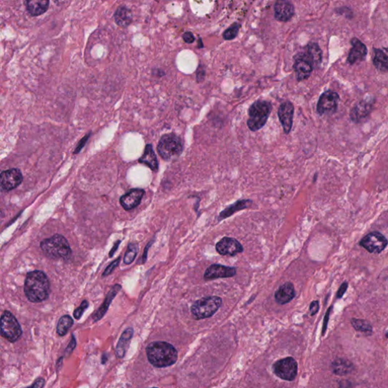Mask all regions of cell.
Returning <instances> with one entry per match:
<instances>
[{
    "mask_svg": "<svg viewBox=\"0 0 388 388\" xmlns=\"http://www.w3.org/2000/svg\"><path fill=\"white\" fill-rule=\"evenodd\" d=\"M50 284L45 273L34 271L28 273L24 282V294L31 303H41L50 295Z\"/></svg>",
    "mask_w": 388,
    "mask_h": 388,
    "instance_id": "obj_1",
    "label": "cell"
},
{
    "mask_svg": "<svg viewBox=\"0 0 388 388\" xmlns=\"http://www.w3.org/2000/svg\"><path fill=\"white\" fill-rule=\"evenodd\" d=\"M146 352L149 363L156 368L172 366L178 359V351L167 342H152L148 345Z\"/></svg>",
    "mask_w": 388,
    "mask_h": 388,
    "instance_id": "obj_2",
    "label": "cell"
},
{
    "mask_svg": "<svg viewBox=\"0 0 388 388\" xmlns=\"http://www.w3.org/2000/svg\"><path fill=\"white\" fill-rule=\"evenodd\" d=\"M40 248L53 259L67 260L71 257V247L67 240L60 234H56L40 243Z\"/></svg>",
    "mask_w": 388,
    "mask_h": 388,
    "instance_id": "obj_3",
    "label": "cell"
},
{
    "mask_svg": "<svg viewBox=\"0 0 388 388\" xmlns=\"http://www.w3.org/2000/svg\"><path fill=\"white\" fill-rule=\"evenodd\" d=\"M271 109L272 106L269 102L265 100L256 101L248 111L247 126L250 130L257 131L264 127L269 117Z\"/></svg>",
    "mask_w": 388,
    "mask_h": 388,
    "instance_id": "obj_4",
    "label": "cell"
},
{
    "mask_svg": "<svg viewBox=\"0 0 388 388\" xmlns=\"http://www.w3.org/2000/svg\"><path fill=\"white\" fill-rule=\"evenodd\" d=\"M157 150L164 160L169 161L181 156L184 150L183 142L175 133H167L159 140Z\"/></svg>",
    "mask_w": 388,
    "mask_h": 388,
    "instance_id": "obj_5",
    "label": "cell"
},
{
    "mask_svg": "<svg viewBox=\"0 0 388 388\" xmlns=\"http://www.w3.org/2000/svg\"><path fill=\"white\" fill-rule=\"evenodd\" d=\"M221 298L216 296H211L204 297L195 302L191 307V311L196 320H204L215 315L221 307Z\"/></svg>",
    "mask_w": 388,
    "mask_h": 388,
    "instance_id": "obj_6",
    "label": "cell"
},
{
    "mask_svg": "<svg viewBox=\"0 0 388 388\" xmlns=\"http://www.w3.org/2000/svg\"><path fill=\"white\" fill-rule=\"evenodd\" d=\"M1 334L8 341L16 342L22 335V329L16 318L10 312L5 311L1 317Z\"/></svg>",
    "mask_w": 388,
    "mask_h": 388,
    "instance_id": "obj_7",
    "label": "cell"
},
{
    "mask_svg": "<svg viewBox=\"0 0 388 388\" xmlns=\"http://www.w3.org/2000/svg\"><path fill=\"white\" fill-rule=\"evenodd\" d=\"M297 369L298 366L297 362L292 357L280 359L273 366V370L276 376L283 380L288 381V382H292L296 379Z\"/></svg>",
    "mask_w": 388,
    "mask_h": 388,
    "instance_id": "obj_8",
    "label": "cell"
},
{
    "mask_svg": "<svg viewBox=\"0 0 388 388\" xmlns=\"http://www.w3.org/2000/svg\"><path fill=\"white\" fill-rule=\"evenodd\" d=\"M340 101L338 93L327 90L320 96L318 101L317 112L320 116L332 115L335 113Z\"/></svg>",
    "mask_w": 388,
    "mask_h": 388,
    "instance_id": "obj_9",
    "label": "cell"
},
{
    "mask_svg": "<svg viewBox=\"0 0 388 388\" xmlns=\"http://www.w3.org/2000/svg\"><path fill=\"white\" fill-rule=\"evenodd\" d=\"M388 244L387 238L379 231L369 233L360 241V245L371 254H380Z\"/></svg>",
    "mask_w": 388,
    "mask_h": 388,
    "instance_id": "obj_10",
    "label": "cell"
},
{
    "mask_svg": "<svg viewBox=\"0 0 388 388\" xmlns=\"http://www.w3.org/2000/svg\"><path fill=\"white\" fill-rule=\"evenodd\" d=\"M215 249L220 255L230 257H234L244 251L242 244L238 240L228 237L220 240L215 245Z\"/></svg>",
    "mask_w": 388,
    "mask_h": 388,
    "instance_id": "obj_11",
    "label": "cell"
},
{
    "mask_svg": "<svg viewBox=\"0 0 388 388\" xmlns=\"http://www.w3.org/2000/svg\"><path fill=\"white\" fill-rule=\"evenodd\" d=\"M236 273V268L234 267L213 264L207 268L204 273L203 277L205 281H210L218 278H232Z\"/></svg>",
    "mask_w": 388,
    "mask_h": 388,
    "instance_id": "obj_12",
    "label": "cell"
},
{
    "mask_svg": "<svg viewBox=\"0 0 388 388\" xmlns=\"http://www.w3.org/2000/svg\"><path fill=\"white\" fill-rule=\"evenodd\" d=\"M22 174L18 169H11L1 173V186L4 191H9L21 185Z\"/></svg>",
    "mask_w": 388,
    "mask_h": 388,
    "instance_id": "obj_13",
    "label": "cell"
},
{
    "mask_svg": "<svg viewBox=\"0 0 388 388\" xmlns=\"http://www.w3.org/2000/svg\"><path fill=\"white\" fill-rule=\"evenodd\" d=\"M294 114V106L291 102L285 101L281 103L278 109V115L285 133H290L292 129Z\"/></svg>",
    "mask_w": 388,
    "mask_h": 388,
    "instance_id": "obj_14",
    "label": "cell"
},
{
    "mask_svg": "<svg viewBox=\"0 0 388 388\" xmlns=\"http://www.w3.org/2000/svg\"><path fill=\"white\" fill-rule=\"evenodd\" d=\"M294 68L297 80L302 81V80H307L310 77L314 67L301 53L297 54V57H295Z\"/></svg>",
    "mask_w": 388,
    "mask_h": 388,
    "instance_id": "obj_15",
    "label": "cell"
},
{
    "mask_svg": "<svg viewBox=\"0 0 388 388\" xmlns=\"http://www.w3.org/2000/svg\"><path fill=\"white\" fill-rule=\"evenodd\" d=\"M350 44L352 48L347 57V63L350 65H354L366 60L368 54L367 47L361 40L356 37H353L350 40Z\"/></svg>",
    "mask_w": 388,
    "mask_h": 388,
    "instance_id": "obj_16",
    "label": "cell"
},
{
    "mask_svg": "<svg viewBox=\"0 0 388 388\" xmlns=\"http://www.w3.org/2000/svg\"><path fill=\"white\" fill-rule=\"evenodd\" d=\"M375 100H372V98L366 99L359 102L350 111V119L353 122L358 123L366 119L373 108Z\"/></svg>",
    "mask_w": 388,
    "mask_h": 388,
    "instance_id": "obj_17",
    "label": "cell"
},
{
    "mask_svg": "<svg viewBox=\"0 0 388 388\" xmlns=\"http://www.w3.org/2000/svg\"><path fill=\"white\" fill-rule=\"evenodd\" d=\"M294 5L288 1L279 0L274 4V18L278 21L287 22L294 16Z\"/></svg>",
    "mask_w": 388,
    "mask_h": 388,
    "instance_id": "obj_18",
    "label": "cell"
},
{
    "mask_svg": "<svg viewBox=\"0 0 388 388\" xmlns=\"http://www.w3.org/2000/svg\"><path fill=\"white\" fill-rule=\"evenodd\" d=\"M145 191L142 189H133L121 197L120 203L126 210H131L141 202Z\"/></svg>",
    "mask_w": 388,
    "mask_h": 388,
    "instance_id": "obj_19",
    "label": "cell"
},
{
    "mask_svg": "<svg viewBox=\"0 0 388 388\" xmlns=\"http://www.w3.org/2000/svg\"><path fill=\"white\" fill-rule=\"evenodd\" d=\"M295 296V289L294 284L291 282H286L274 293V299L276 302L281 305L290 303Z\"/></svg>",
    "mask_w": 388,
    "mask_h": 388,
    "instance_id": "obj_20",
    "label": "cell"
},
{
    "mask_svg": "<svg viewBox=\"0 0 388 388\" xmlns=\"http://www.w3.org/2000/svg\"><path fill=\"white\" fill-rule=\"evenodd\" d=\"M302 53L313 64V67H320L323 61V51L319 44L310 43L305 48V51Z\"/></svg>",
    "mask_w": 388,
    "mask_h": 388,
    "instance_id": "obj_21",
    "label": "cell"
},
{
    "mask_svg": "<svg viewBox=\"0 0 388 388\" xmlns=\"http://www.w3.org/2000/svg\"><path fill=\"white\" fill-rule=\"evenodd\" d=\"M121 289H122V287L119 284H116V285L113 286V288L111 289L107 297H106V300H105L104 303H103L100 308L96 312L94 316H93L94 322L99 321L104 316V315L107 312L108 309H109V306H110L111 303L113 301V299L116 297V296L117 295L118 293L120 291Z\"/></svg>",
    "mask_w": 388,
    "mask_h": 388,
    "instance_id": "obj_22",
    "label": "cell"
},
{
    "mask_svg": "<svg viewBox=\"0 0 388 388\" xmlns=\"http://www.w3.org/2000/svg\"><path fill=\"white\" fill-rule=\"evenodd\" d=\"M252 203L253 201L251 199H241V200L237 201L236 202H234L225 208L222 212H220L218 220L221 221V220L225 219L238 211L247 209Z\"/></svg>",
    "mask_w": 388,
    "mask_h": 388,
    "instance_id": "obj_23",
    "label": "cell"
},
{
    "mask_svg": "<svg viewBox=\"0 0 388 388\" xmlns=\"http://www.w3.org/2000/svg\"><path fill=\"white\" fill-rule=\"evenodd\" d=\"M139 162L146 165L153 172H157L158 169H159V162H158L156 153L152 149V145H146L143 156L139 159Z\"/></svg>",
    "mask_w": 388,
    "mask_h": 388,
    "instance_id": "obj_24",
    "label": "cell"
},
{
    "mask_svg": "<svg viewBox=\"0 0 388 388\" xmlns=\"http://www.w3.org/2000/svg\"><path fill=\"white\" fill-rule=\"evenodd\" d=\"M373 64L381 71H388V48L374 50Z\"/></svg>",
    "mask_w": 388,
    "mask_h": 388,
    "instance_id": "obj_25",
    "label": "cell"
},
{
    "mask_svg": "<svg viewBox=\"0 0 388 388\" xmlns=\"http://www.w3.org/2000/svg\"><path fill=\"white\" fill-rule=\"evenodd\" d=\"M27 11L33 16L42 15L47 11L50 2L47 0H30L24 2Z\"/></svg>",
    "mask_w": 388,
    "mask_h": 388,
    "instance_id": "obj_26",
    "label": "cell"
},
{
    "mask_svg": "<svg viewBox=\"0 0 388 388\" xmlns=\"http://www.w3.org/2000/svg\"><path fill=\"white\" fill-rule=\"evenodd\" d=\"M133 335V329L132 327H129L123 332L116 346V351L118 357L123 358L125 356Z\"/></svg>",
    "mask_w": 388,
    "mask_h": 388,
    "instance_id": "obj_27",
    "label": "cell"
},
{
    "mask_svg": "<svg viewBox=\"0 0 388 388\" xmlns=\"http://www.w3.org/2000/svg\"><path fill=\"white\" fill-rule=\"evenodd\" d=\"M114 17L116 24L122 27H126L130 25L133 20L131 11L125 5H120L116 9Z\"/></svg>",
    "mask_w": 388,
    "mask_h": 388,
    "instance_id": "obj_28",
    "label": "cell"
},
{
    "mask_svg": "<svg viewBox=\"0 0 388 388\" xmlns=\"http://www.w3.org/2000/svg\"><path fill=\"white\" fill-rule=\"evenodd\" d=\"M331 369L337 376H346L353 371V364L348 360L343 359H336L331 365Z\"/></svg>",
    "mask_w": 388,
    "mask_h": 388,
    "instance_id": "obj_29",
    "label": "cell"
},
{
    "mask_svg": "<svg viewBox=\"0 0 388 388\" xmlns=\"http://www.w3.org/2000/svg\"><path fill=\"white\" fill-rule=\"evenodd\" d=\"M74 324V321H73L72 318L70 316H63L61 317L60 321H59L58 324H57V334L63 337L67 334L69 329L71 328V326Z\"/></svg>",
    "mask_w": 388,
    "mask_h": 388,
    "instance_id": "obj_30",
    "label": "cell"
},
{
    "mask_svg": "<svg viewBox=\"0 0 388 388\" xmlns=\"http://www.w3.org/2000/svg\"><path fill=\"white\" fill-rule=\"evenodd\" d=\"M351 324L353 326V327H354L356 330H358V331L366 333V334H372V325H371L370 323H368L366 320L353 319V320H351Z\"/></svg>",
    "mask_w": 388,
    "mask_h": 388,
    "instance_id": "obj_31",
    "label": "cell"
},
{
    "mask_svg": "<svg viewBox=\"0 0 388 388\" xmlns=\"http://www.w3.org/2000/svg\"><path fill=\"white\" fill-rule=\"evenodd\" d=\"M240 27L241 25L238 23H234L231 24L228 29L225 30L222 34L224 40H231L235 38L239 33Z\"/></svg>",
    "mask_w": 388,
    "mask_h": 388,
    "instance_id": "obj_32",
    "label": "cell"
},
{
    "mask_svg": "<svg viewBox=\"0 0 388 388\" xmlns=\"http://www.w3.org/2000/svg\"><path fill=\"white\" fill-rule=\"evenodd\" d=\"M136 254H137V246H136V244H129L127 252H126V256L124 257V262L127 264V265H130L134 260Z\"/></svg>",
    "mask_w": 388,
    "mask_h": 388,
    "instance_id": "obj_33",
    "label": "cell"
},
{
    "mask_svg": "<svg viewBox=\"0 0 388 388\" xmlns=\"http://www.w3.org/2000/svg\"><path fill=\"white\" fill-rule=\"evenodd\" d=\"M88 307L89 303L87 301V300H84V301L82 302L80 307L74 310V319H76V320H80V318H81V316H83V314H84V311H85V310L88 308Z\"/></svg>",
    "mask_w": 388,
    "mask_h": 388,
    "instance_id": "obj_34",
    "label": "cell"
},
{
    "mask_svg": "<svg viewBox=\"0 0 388 388\" xmlns=\"http://www.w3.org/2000/svg\"><path fill=\"white\" fill-rule=\"evenodd\" d=\"M120 259L121 257H119L117 259L115 260L114 261H113V262L111 263L110 265H109V266L106 268L104 272H103V277H106V276L109 275V274H110L111 273L113 272V271H114L115 268H116V267L119 265V261H120Z\"/></svg>",
    "mask_w": 388,
    "mask_h": 388,
    "instance_id": "obj_35",
    "label": "cell"
},
{
    "mask_svg": "<svg viewBox=\"0 0 388 388\" xmlns=\"http://www.w3.org/2000/svg\"><path fill=\"white\" fill-rule=\"evenodd\" d=\"M76 346V340L74 336H72V339H71V342L69 343L68 346H67V348L65 350V356H69L72 353L73 350H74Z\"/></svg>",
    "mask_w": 388,
    "mask_h": 388,
    "instance_id": "obj_36",
    "label": "cell"
},
{
    "mask_svg": "<svg viewBox=\"0 0 388 388\" xmlns=\"http://www.w3.org/2000/svg\"><path fill=\"white\" fill-rule=\"evenodd\" d=\"M319 310H320V303H319V301L316 300V301L312 302L310 307V311L311 316L316 315V313H318V311H319Z\"/></svg>",
    "mask_w": 388,
    "mask_h": 388,
    "instance_id": "obj_37",
    "label": "cell"
},
{
    "mask_svg": "<svg viewBox=\"0 0 388 388\" xmlns=\"http://www.w3.org/2000/svg\"><path fill=\"white\" fill-rule=\"evenodd\" d=\"M183 37L184 41L187 44H192L195 41V37H194V34L191 32H185L182 36Z\"/></svg>",
    "mask_w": 388,
    "mask_h": 388,
    "instance_id": "obj_38",
    "label": "cell"
},
{
    "mask_svg": "<svg viewBox=\"0 0 388 388\" xmlns=\"http://www.w3.org/2000/svg\"><path fill=\"white\" fill-rule=\"evenodd\" d=\"M44 385H45V380L42 378H40V379H37L31 386L27 387L26 388H43Z\"/></svg>",
    "mask_w": 388,
    "mask_h": 388,
    "instance_id": "obj_39",
    "label": "cell"
},
{
    "mask_svg": "<svg viewBox=\"0 0 388 388\" xmlns=\"http://www.w3.org/2000/svg\"><path fill=\"white\" fill-rule=\"evenodd\" d=\"M347 287H348V283L346 282V281H345L344 283L342 284V285L340 286V289H339L338 291H337V298H341V297H343V294H344V293L346 291Z\"/></svg>",
    "mask_w": 388,
    "mask_h": 388,
    "instance_id": "obj_40",
    "label": "cell"
},
{
    "mask_svg": "<svg viewBox=\"0 0 388 388\" xmlns=\"http://www.w3.org/2000/svg\"><path fill=\"white\" fill-rule=\"evenodd\" d=\"M330 310H331V307H330V308H329V310H327V313H326L325 315V317H324V325H323V335H324V333H325L326 329H327V322H328V318H329V315H330Z\"/></svg>",
    "mask_w": 388,
    "mask_h": 388,
    "instance_id": "obj_41",
    "label": "cell"
},
{
    "mask_svg": "<svg viewBox=\"0 0 388 388\" xmlns=\"http://www.w3.org/2000/svg\"><path fill=\"white\" fill-rule=\"evenodd\" d=\"M204 75H205V71L201 66H199L197 71H196V77L198 80H202L204 78Z\"/></svg>",
    "mask_w": 388,
    "mask_h": 388,
    "instance_id": "obj_42",
    "label": "cell"
},
{
    "mask_svg": "<svg viewBox=\"0 0 388 388\" xmlns=\"http://www.w3.org/2000/svg\"><path fill=\"white\" fill-rule=\"evenodd\" d=\"M339 387L340 388H350L351 387V383L348 381H341L339 383Z\"/></svg>",
    "mask_w": 388,
    "mask_h": 388,
    "instance_id": "obj_43",
    "label": "cell"
},
{
    "mask_svg": "<svg viewBox=\"0 0 388 388\" xmlns=\"http://www.w3.org/2000/svg\"><path fill=\"white\" fill-rule=\"evenodd\" d=\"M121 241H119L117 243H116V244H115L114 247L112 249V251H111L110 254H109V257H112L113 255H114L115 252H116V250H117L118 247H119V245Z\"/></svg>",
    "mask_w": 388,
    "mask_h": 388,
    "instance_id": "obj_44",
    "label": "cell"
},
{
    "mask_svg": "<svg viewBox=\"0 0 388 388\" xmlns=\"http://www.w3.org/2000/svg\"><path fill=\"white\" fill-rule=\"evenodd\" d=\"M204 47V46H203V44H202V39L199 38V46H198V47H199V48H202V47Z\"/></svg>",
    "mask_w": 388,
    "mask_h": 388,
    "instance_id": "obj_45",
    "label": "cell"
},
{
    "mask_svg": "<svg viewBox=\"0 0 388 388\" xmlns=\"http://www.w3.org/2000/svg\"><path fill=\"white\" fill-rule=\"evenodd\" d=\"M386 336H387V337H388V333H387Z\"/></svg>",
    "mask_w": 388,
    "mask_h": 388,
    "instance_id": "obj_46",
    "label": "cell"
},
{
    "mask_svg": "<svg viewBox=\"0 0 388 388\" xmlns=\"http://www.w3.org/2000/svg\"></svg>",
    "mask_w": 388,
    "mask_h": 388,
    "instance_id": "obj_47",
    "label": "cell"
}]
</instances>
